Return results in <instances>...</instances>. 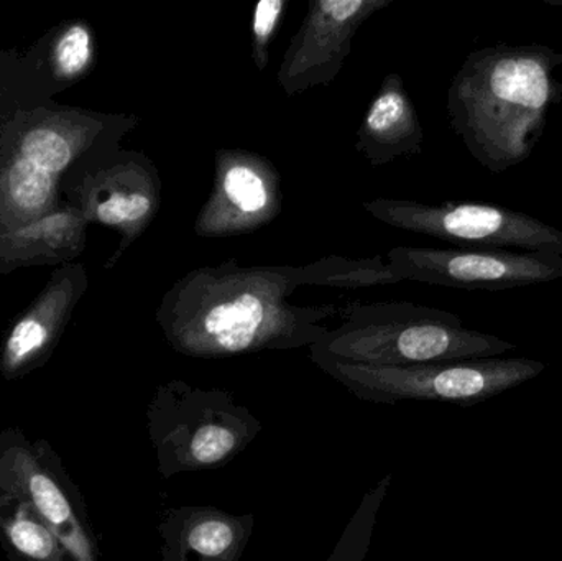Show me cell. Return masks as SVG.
Wrapping results in <instances>:
<instances>
[{
    "label": "cell",
    "instance_id": "12",
    "mask_svg": "<svg viewBox=\"0 0 562 561\" xmlns=\"http://www.w3.org/2000/svg\"><path fill=\"white\" fill-rule=\"evenodd\" d=\"M254 527L252 514L234 516L213 506L175 507L160 524L161 561H240Z\"/></svg>",
    "mask_w": 562,
    "mask_h": 561
},
{
    "label": "cell",
    "instance_id": "6",
    "mask_svg": "<svg viewBox=\"0 0 562 561\" xmlns=\"http://www.w3.org/2000/svg\"><path fill=\"white\" fill-rule=\"evenodd\" d=\"M310 359L360 401L386 405L405 401H477L533 378L543 369L528 359L432 362L400 368Z\"/></svg>",
    "mask_w": 562,
    "mask_h": 561
},
{
    "label": "cell",
    "instance_id": "1",
    "mask_svg": "<svg viewBox=\"0 0 562 561\" xmlns=\"http://www.w3.org/2000/svg\"><path fill=\"white\" fill-rule=\"evenodd\" d=\"M300 289L297 266H240L236 259L191 270L161 299L157 323L178 355L224 359L311 348L342 315L336 305L290 302Z\"/></svg>",
    "mask_w": 562,
    "mask_h": 561
},
{
    "label": "cell",
    "instance_id": "18",
    "mask_svg": "<svg viewBox=\"0 0 562 561\" xmlns=\"http://www.w3.org/2000/svg\"><path fill=\"white\" fill-rule=\"evenodd\" d=\"M10 546L30 561H68L69 553L53 530L35 519L29 506L15 510L3 526Z\"/></svg>",
    "mask_w": 562,
    "mask_h": 561
},
{
    "label": "cell",
    "instance_id": "19",
    "mask_svg": "<svg viewBox=\"0 0 562 561\" xmlns=\"http://www.w3.org/2000/svg\"><path fill=\"white\" fill-rule=\"evenodd\" d=\"M94 35L86 23H71L53 46V68L61 79L81 78L94 63Z\"/></svg>",
    "mask_w": 562,
    "mask_h": 561
},
{
    "label": "cell",
    "instance_id": "17",
    "mask_svg": "<svg viewBox=\"0 0 562 561\" xmlns=\"http://www.w3.org/2000/svg\"><path fill=\"white\" fill-rule=\"evenodd\" d=\"M300 267V287L362 290L402 282L385 256L346 259L329 256Z\"/></svg>",
    "mask_w": 562,
    "mask_h": 561
},
{
    "label": "cell",
    "instance_id": "15",
    "mask_svg": "<svg viewBox=\"0 0 562 561\" xmlns=\"http://www.w3.org/2000/svg\"><path fill=\"white\" fill-rule=\"evenodd\" d=\"M10 460L12 463L9 471L16 490L29 500L33 510L58 537L71 559L95 561L94 546L58 484L29 457V453L15 451Z\"/></svg>",
    "mask_w": 562,
    "mask_h": 561
},
{
    "label": "cell",
    "instance_id": "3",
    "mask_svg": "<svg viewBox=\"0 0 562 561\" xmlns=\"http://www.w3.org/2000/svg\"><path fill=\"white\" fill-rule=\"evenodd\" d=\"M515 346L465 328L445 310L412 302L349 303L340 325L311 346L310 358L366 366L432 364L501 355Z\"/></svg>",
    "mask_w": 562,
    "mask_h": 561
},
{
    "label": "cell",
    "instance_id": "10",
    "mask_svg": "<svg viewBox=\"0 0 562 561\" xmlns=\"http://www.w3.org/2000/svg\"><path fill=\"white\" fill-rule=\"evenodd\" d=\"M393 0H310L281 59L277 82L291 96L327 86L344 68L363 23Z\"/></svg>",
    "mask_w": 562,
    "mask_h": 561
},
{
    "label": "cell",
    "instance_id": "16",
    "mask_svg": "<svg viewBox=\"0 0 562 561\" xmlns=\"http://www.w3.org/2000/svg\"><path fill=\"white\" fill-rule=\"evenodd\" d=\"M88 224L85 211L63 207L25 226L16 227L0 236V250L13 257L52 256V254L79 253Z\"/></svg>",
    "mask_w": 562,
    "mask_h": 561
},
{
    "label": "cell",
    "instance_id": "20",
    "mask_svg": "<svg viewBox=\"0 0 562 561\" xmlns=\"http://www.w3.org/2000/svg\"><path fill=\"white\" fill-rule=\"evenodd\" d=\"M286 9L288 0H260L254 7L250 46H252L254 65L259 71H263L269 66L270 46L286 15Z\"/></svg>",
    "mask_w": 562,
    "mask_h": 561
},
{
    "label": "cell",
    "instance_id": "14",
    "mask_svg": "<svg viewBox=\"0 0 562 561\" xmlns=\"http://www.w3.org/2000/svg\"><path fill=\"white\" fill-rule=\"evenodd\" d=\"M82 287V269H72L71 276L58 273L32 308L13 325L2 356V369L9 378L25 371L52 349Z\"/></svg>",
    "mask_w": 562,
    "mask_h": 561
},
{
    "label": "cell",
    "instance_id": "7",
    "mask_svg": "<svg viewBox=\"0 0 562 561\" xmlns=\"http://www.w3.org/2000/svg\"><path fill=\"white\" fill-rule=\"evenodd\" d=\"M362 207L386 226L459 244L468 249L562 256L560 229L530 214L495 204H425L402 198H375L363 201Z\"/></svg>",
    "mask_w": 562,
    "mask_h": 561
},
{
    "label": "cell",
    "instance_id": "2",
    "mask_svg": "<svg viewBox=\"0 0 562 561\" xmlns=\"http://www.w3.org/2000/svg\"><path fill=\"white\" fill-rule=\"evenodd\" d=\"M562 53L541 43L475 49L448 89V115L469 154L492 173L524 164L562 101Z\"/></svg>",
    "mask_w": 562,
    "mask_h": 561
},
{
    "label": "cell",
    "instance_id": "13",
    "mask_svg": "<svg viewBox=\"0 0 562 561\" xmlns=\"http://www.w3.org/2000/svg\"><path fill=\"white\" fill-rule=\"evenodd\" d=\"M425 131L405 81L396 72L382 79L357 128L356 150L372 167L422 154Z\"/></svg>",
    "mask_w": 562,
    "mask_h": 561
},
{
    "label": "cell",
    "instance_id": "4",
    "mask_svg": "<svg viewBox=\"0 0 562 561\" xmlns=\"http://www.w3.org/2000/svg\"><path fill=\"white\" fill-rule=\"evenodd\" d=\"M262 428L229 391L180 379L161 384L148 407V431L165 480L231 463Z\"/></svg>",
    "mask_w": 562,
    "mask_h": 561
},
{
    "label": "cell",
    "instance_id": "8",
    "mask_svg": "<svg viewBox=\"0 0 562 561\" xmlns=\"http://www.w3.org/2000/svg\"><path fill=\"white\" fill-rule=\"evenodd\" d=\"M402 282L504 292L562 279V256L495 249L395 247L386 253Z\"/></svg>",
    "mask_w": 562,
    "mask_h": 561
},
{
    "label": "cell",
    "instance_id": "5",
    "mask_svg": "<svg viewBox=\"0 0 562 561\" xmlns=\"http://www.w3.org/2000/svg\"><path fill=\"white\" fill-rule=\"evenodd\" d=\"M138 124L135 115L53 114L32 122L0 168V224L5 233L53 211L58 180L79 157L115 145Z\"/></svg>",
    "mask_w": 562,
    "mask_h": 561
},
{
    "label": "cell",
    "instance_id": "21",
    "mask_svg": "<svg viewBox=\"0 0 562 561\" xmlns=\"http://www.w3.org/2000/svg\"><path fill=\"white\" fill-rule=\"evenodd\" d=\"M548 5L562 7V0H544Z\"/></svg>",
    "mask_w": 562,
    "mask_h": 561
},
{
    "label": "cell",
    "instance_id": "9",
    "mask_svg": "<svg viewBox=\"0 0 562 561\" xmlns=\"http://www.w3.org/2000/svg\"><path fill=\"white\" fill-rule=\"evenodd\" d=\"M214 160L213 188L194 221L198 237L247 236L280 216L283 181L269 157L246 148H220Z\"/></svg>",
    "mask_w": 562,
    "mask_h": 561
},
{
    "label": "cell",
    "instance_id": "11",
    "mask_svg": "<svg viewBox=\"0 0 562 561\" xmlns=\"http://www.w3.org/2000/svg\"><path fill=\"white\" fill-rule=\"evenodd\" d=\"M161 201L164 181L154 161L140 152H117L88 178L82 211L88 221L121 234L117 259L150 227Z\"/></svg>",
    "mask_w": 562,
    "mask_h": 561
}]
</instances>
